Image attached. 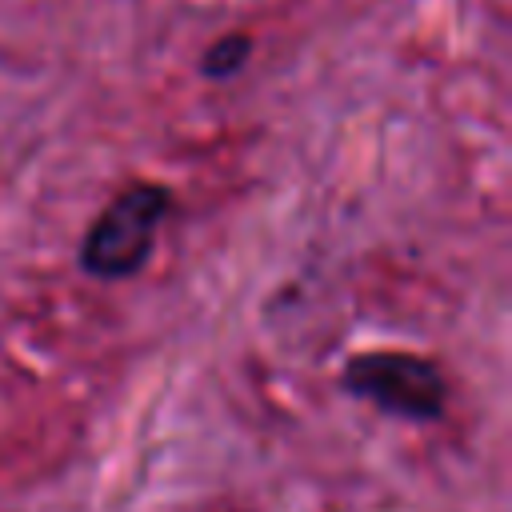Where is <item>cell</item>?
Listing matches in <instances>:
<instances>
[{
  "label": "cell",
  "instance_id": "cell-1",
  "mask_svg": "<svg viewBox=\"0 0 512 512\" xmlns=\"http://www.w3.org/2000/svg\"><path fill=\"white\" fill-rule=\"evenodd\" d=\"M168 212H172V192L164 184H152V180L128 184L88 224L80 240V268L96 280L136 276L152 256Z\"/></svg>",
  "mask_w": 512,
  "mask_h": 512
},
{
  "label": "cell",
  "instance_id": "cell-2",
  "mask_svg": "<svg viewBox=\"0 0 512 512\" xmlns=\"http://www.w3.org/2000/svg\"><path fill=\"white\" fill-rule=\"evenodd\" d=\"M344 392L396 416V420H440L448 404V380L436 360L404 348H372L344 364Z\"/></svg>",
  "mask_w": 512,
  "mask_h": 512
},
{
  "label": "cell",
  "instance_id": "cell-3",
  "mask_svg": "<svg viewBox=\"0 0 512 512\" xmlns=\"http://www.w3.org/2000/svg\"><path fill=\"white\" fill-rule=\"evenodd\" d=\"M248 56H252V40L244 32H232V36H220L204 52V64L200 68H204L208 80H228V76H236L248 64Z\"/></svg>",
  "mask_w": 512,
  "mask_h": 512
}]
</instances>
